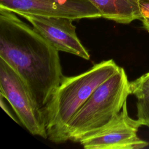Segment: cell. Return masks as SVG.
Masks as SVG:
<instances>
[{
	"mask_svg": "<svg viewBox=\"0 0 149 149\" xmlns=\"http://www.w3.org/2000/svg\"><path fill=\"white\" fill-rule=\"evenodd\" d=\"M113 59L103 61L74 76H63L46 105L41 108L48 139L55 143L68 140L67 126L95 89L117 72Z\"/></svg>",
	"mask_w": 149,
	"mask_h": 149,
	"instance_id": "cell-2",
	"label": "cell"
},
{
	"mask_svg": "<svg viewBox=\"0 0 149 149\" xmlns=\"http://www.w3.org/2000/svg\"><path fill=\"white\" fill-rule=\"evenodd\" d=\"M3 98H4V97H3V95L0 94V105H1V107L3 109V110L13 120H14L16 122L19 123V122H17V120L15 119V118L13 117V115L10 112V111H9V109H8L7 105H6V104L5 103V102L3 101Z\"/></svg>",
	"mask_w": 149,
	"mask_h": 149,
	"instance_id": "cell-12",
	"label": "cell"
},
{
	"mask_svg": "<svg viewBox=\"0 0 149 149\" xmlns=\"http://www.w3.org/2000/svg\"><path fill=\"white\" fill-rule=\"evenodd\" d=\"M0 94L9 102L22 125L31 134L48 139L41 109L26 83L1 58Z\"/></svg>",
	"mask_w": 149,
	"mask_h": 149,
	"instance_id": "cell-4",
	"label": "cell"
},
{
	"mask_svg": "<svg viewBox=\"0 0 149 149\" xmlns=\"http://www.w3.org/2000/svg\"><path fill=\"white\" fill-rule=\"evenodd\" d=\"M130 92L137 100L149 98V72L130 82Z\"/></svg>",
	"mask_w": 149,
	"mask_h": 149,
	"instance_id": "cell-9",
	"label": "cell"
},
{
	"mask_svg": "<svg viewBox=\"0 0 149 149\" xmlns=\"http://www.w3.org/2000/svg\"><path fill=\"white\" fill-rule=\"evenodd\" d=\"M130 92V82L123 68L98 86L69 122V140L79 141L102 126L122 109Z\"/></svg>",
	"mask_w": 149,
	"mask_h": 149,
	"instance_id": "cell-3",
	"label": "cell"
},
{
	"mask_svg": "<svg viewBox=\"0 0 149 149\" xmlns=\"http://www.w3.org/2000/svg\"><path fill=\"white\" fill-rule=\"evenodd\" d=\"M141 122L128 114L127 103L108 123L90 133L80 141L86 149H140L148 143L137 135Z\"/></svg>",
	"mask_w": 149,
	"mask_h": 149,
	"instance_id": "cell-5",
	"label": "cell"
},
{
	"mask_svg": "<svg viewBox=\"0 0 149 149\" xmlns=\"http://www.w3.org/2000/svg\"><path fill=\"white\" fill-rule=\"evenodd\" d=\"M19 15L29 21L34 30L58 51L90 59L89 53L77 36L73 20L25 13Z\"/></svg>",
	"mask_w": 149,
	"mask_h": 149,
	"instance_id": "cell-7",
	"label": "cell"
},
{
	"mask_svg": "<svg viewBox=\"0 0 149 149\" xmlns=\"http://www.w3.org/2000/svg\"><path fill=\"white\" fill-rule=\"evenodd\" d=\"M137 119L143 126L149 127V98L137 100Z\"/></svg>",
	"mask_w": 149,
	"mask_h": 149,
	"instance_id": "cell-10",
	"label": "cell"
},
{
	"mask_svg": "<svg viewBox=\"0 0 149 149\" xmlns=\"http://www.w3.org/2000/svg\"><path fill=\"white\" fill-rule=\"evenodd\" d=\"M144 28L149 32V17H143L141 19Z\"/></svg>",
	"mask_w": 149,
	"mask_h": 149,
	"instance_id": "cell-13",
	"label": "cell"
},
{
	"mask_svg": "<svg viewBox=\"0 0 149 149\" xmlns=\"http://www.w3.org/2000/svg\"><path fill=\"white\" fill-rule=\"evenodd\" d=\"M15 14L0 7V58L23 80L41 109L64 76L59 51Z\"/></svg>",
	"mask_w": 149,
	"mask_h": 149,
	"instance_id": "cell-1",
	"label": "cell"
},
{
	"mask_svg": "<svg viewBox=\"0 0 149 149\" xmlns=\"http://www.w3.org/2000/svg\"><path fill=\"white\" fill-rule=\"evenodd\" d=\"M141 18L149 17V0H138Z\"/></svg>",
	"mask_w": 149,
	"mask_h": 149,
	"instance_id": "cell-11",
	"label": "cell"
},
{
	"mask_svg": "<svg viewBox=\"0 0 149 149\" xmlns=\"http://www.w3.org/2000/svg\"><path fill=\"white\" fill-rule=\"evenodd\" d=\"M0 7L19 15L25 13L73 20L101 17L88 0H0Z\"/></svg>",
	"mask_w": 149,
	"mask_h": 149,
	"instance_id": "cell-6",
	"label": "cell"
},
{
	"mask_svg": "<svg viewBox=\"0 0 149 149\" xmlns=\"http://www.w3.org/2000/svg\"><path fill=\"white\" fill-rule=\"evenodd\" d=\"M101 17L118 23L129 24L141 19L138 0H88Z\"/></svg>",
	"mask_w": 149,
	"mask_h": 149,
	"instance_id": "cell-8",
	"label": "cell"
}]
</instances>
